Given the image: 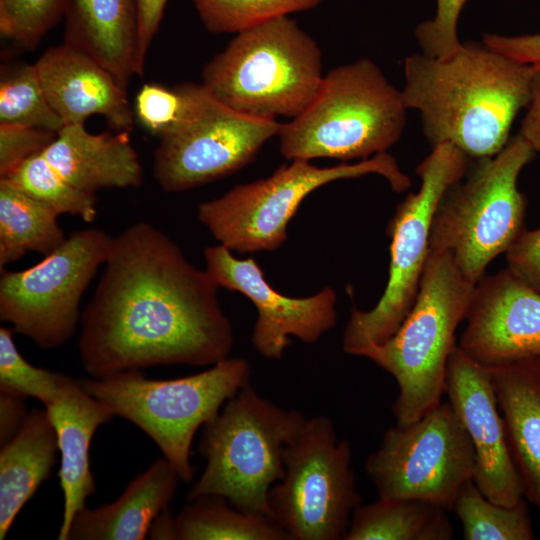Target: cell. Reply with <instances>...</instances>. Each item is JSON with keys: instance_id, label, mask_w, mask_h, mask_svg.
<instances>
[{"instance_id": "6da1fadb", "label": "cell", "mask_w": 540, "mask_h": 540, "mask_svg": "<svg viewBox=\"0 0 540 540\" xmlns=\"http://www.w3.org/2000/svg\"><path fill=\"white\" fill-rule=\"evenodd\" d=\"M217 285L151 223L112 236L81 314L78 351L93 378L161 365H213L234 343Z\"/></svg>"}, {"instance_id": "7a4b0ae2", "label": "cell", "mask_w": 540, "mask_h": 540, "mask_svg": "<svg viewBox=\"0 0 540 540\" xmlns=\"http://www.w3.org/2000/svg\"><path fill=\"white\" fill-rule=\"evenodd\" d=\"M533 71L483 42H467L446 57L409 55L401 93L406 108L419 112L432 148L450 143L469 158L490 157L510 140Z\"/></svg>"}, {"instance_id": "3957f363", "label": "cell", "mask_w": 540, "mask_h": 540, "mask_svg": "<svg viewBox=\"0 0 540 540\" xmlns=\"http://www.w3.org/2000/svg\"><path fill=\"white\" fill-rule=\"evenodd\" d=\"M475 284L449 254L429 249L416 300L401 326L360 352L395 378L397 425L413 423L441 403L455 331L466 318Z\"/></svg>"}, {"instance_id": "277c9868", "label": "cell", "mask_w": 540, "mask_h": 540, "mask_svg": "<svg viewBox=\"0 0 540 540\" xmlns=\"http://www.w3.org/2000/svg\"><path fill=\"white\" fill-rule=\"evenodd\" d=\"M235 34L205 65L201 84L218 101L249 116L276 120L300 115L324 77L315 40L288 16Z\"/></svg>"}, {"instance_id": "5b68a950", "label": "cell", "mask_w": 540, "mask_h": 540, "mask_svg": "<svg viewBox=\"0 0 540 540\" xmlns=\"http://www.w3.org/2000/svg\"><path fill=\"white\" fill-rule=\"evenodd\" d=\"M306 420L245 384L203 426L199 451L206 465L187 500L223 496L240 511L271 517L269 491L283 477L285 449Z\"/></svg>"}, {"instance_id": "8992f818", "label": "cell", "mask_w": 540, "mask_h": 540, "mask_svg": "<svg viewBox=\"0 0 540 540\" xmlns=\"http://www.w3.org/2000/svg\"><path fill=\"white\" fill-rule=\"evenodd\" d=\"M406 110L381 69L359 59L330 70L307 108L282 123L280 151L289 160L368 159L400 139Z\"/></svg>"}, {"instance_id": "52a82bcc", "label": "cell", "mask_w": 540, "mask_h": 540, "mask_svg": "<svg viewBox=\"0 0 540 540\" xmlns=\"http://www.w3.org/2000/svg\"><path fill=\"white\" fill-rule=\"evenodd\" d=\"M534 155L517 134L496 155L470 158L465 175L446 189L436 207L429 249L449 254L473 283L524 229L526 198L517 180Z\"/></svg>"}, {"instance_id": "ba28073f", "label": "cell", "mask_w": 540, "mask_h": 540, "mask_svg": "<svg viewBox=\"0 0 540 540\" xmlns=\"http://www.w3.org/2000/svg\"><path fill=\"white\" fill-rule=\"evenodd\" d=\"M251 368L228 357L202 372L174 379H148L140 370L81 379V386L145 432L183 482L194 477L191 446L197 430L250 382Z\"/></svg>"}, {"instance_id": "9c48e42d", "label": "cell", "mask_w": 540, "mask_h": 540, "mask_svg": "<svg viewBox=\"0 0 540 540\" xmlns=\"http://www.w3.org/2000/svg\"><path fill=\"white\" fill-rule=\"evenodd\" d=\"M367 174L384 177L396 192L411 186L410 177L387 152L332 167L292 160L268 178L236 185L200 203L197 216L219 244L231 251H274L287 240L288 223L307 195L330 182Z\"/></svg>"}, {"instance_id": "30bf717a", "label": "cell", "mask_w": 540, "mask_h": 540, "mask_svg": "<svg viewBox=\"0 0 540 540\" xmlns=\"http://www.w3.org/2000/svg\"><path fill=\"white\" fill-rule=\"evenodd\" d=\"M469 162L465 153L444 143L416 167L420 188L397 206L386 229L391 244L385 291L371 310H351L342 338L346 353L359 356L366 346L388 340L403 323L418 294L436 207L446 189L465 175Z\"/></svg>"}, {"instance_id": "8fae6325", "label": "cell", "mask_w": 540, "mask_h": 540, "mask_svg": "<svg viewBox=\"0 0 540 540\" xmlns=\"http://www.w3.org/2000/svg\"><path fill=\"white\" fill-rule=\"evenodd\" d=\"M352 448L327 416L307 418L284 452V475L268 494L271 518L292 540L343 539L360 504Z\"/></svg>"}, {"instance_id": "7c38bea8", "label": "cell", "mask_w": 540, "mask_h": 540, "mask_svg": "<svg viewBox=\"0 0 540 540\" xmlns=\"http://www.w3.org/2000/svg\"><path fill=\"white\" fill-rule=\"evenodd\" d=\"M182 86L183 112L159 137L153 159V177L165 192H183L238 171L280 133L282 123L235 111L201 83Z\"/></svg>"}, {"instance_id": "4fadbf2b", "label": "cell", "mask_w": 540, "mask_h": 540, "mask_svg": "<svg viewBox=\"0 0 540 540\" xmlns=\"http://www.w3.org/2000/svg\"><path fill=\"white\" fill-rule=\"evenodd\" d=\"M365 470L379 498L416 499L452 510L462 485L473 480L475 451L451 404L390 427Z\"/></svg>"}, {"instance_id": "5bb4252c", "label": "cell", "mask_w": 540, "mask_h": 540, "mask_svg": "<svg viewBox=\"0 0 540 540\" xmlns=\"http://www.w3.org/2000/svg\"><path fill=\"white\" fill-rule=\"evenodd\" d=\"M111 238L99 228L80 229L37 264L2 270L0 319L42 349L67 342L81 318V297L104 265Z\"/></svg>"}, {"instance_id": "9a60e30c", "label": "cell", "mask_w": 540, "mask_h": 540, "mask_svg": "<svg viewBox=\"0 0 540 540\" xmlns=\"http://www.w3.org/2000/svg\"><path fill=\"white\" fill-rule=\"evenodd\" d=\"M205 270L217 285L246 296L257 309L251 342L266 359L280 360L290 336L312 344L336 326L337 295L330 286L302 298L276 291L252 257L239 259L219 244L204 249Z\"/></svg>"}, {"instance_id": "2e32d148", "label": "cell", "mask_w": 540, "mask_h": 540, "mask_svg": "<svg viewBox=\"0 0 540 540\" xmlns=\"http://www.w3.org/2000/svg\"><path fill=\"white\" fill-rule=\"evenodd\" d=\"M445 392L475 451L473 481L496 504L513 506L524 486L513 461L492 374L456 345L447 362Z\"/></svg>"}, {"instance_id": "e0dca14e", "label": "cell", "mask_w": 540, "mask_h": 540, "mask_svg": "<svg viewBox=\"0 0 540 540\" xmlns=\"http://www.w3.org/2000/svg\"><path fill=\"white\" fill-rule=\"evenodd\" d=\"M458 347L493 369L540 359V293L502 269L475 284Z\"/></svg>"}, {"instance_id": "ac0fdd59", "label": "cell", "mask_w": 540, "mask_h": 540, "mask_svg": "<svg viewBox=\"0 0 540 540\" xmlns=\"http://www.w3.org/2000/svg\"><path fill=\"white\" fill-rule=\"evenodd\" d=\"M45 94L65 125L103 116L115 131L129 132L135 120L126 88L85 51L64 42L34 63Z\"/></svg>"}, {"instance_id": "d6986e66", "label": "cell", "mask_w": 540, "mask_h": 540, "mask_svg": "<svg viewBox=\"0 0 540 540\" xmlns=\"http://www.w3.org/2000/svg\"><path fill=\"white\" fill-rule=\"evenodd\" d=\"M54 425L61 456L59 480L64 496L59 540H67L71 522L86 499L95 492L90 468L89 448L98 427L115 414L110 407L90 395L79 383L66 375L57 394L44 405Z\"/></svg>"}, {"instance_id": "ffe728a7", "label": "cell", "mask_w": 540, "mask_h": 540, "mask_svg": "<svg viewBox=\"0 0 540 540\" xmlns=\"http://www.w3.org/2000/svg\"><path fill=\"white\" fill-rule=\"evenodd\" d=\"M72 185L88 193L106 188H138L143 168L129 132L90 133L85 125H65L42 152Z\"/></svg>"}, {"instance_id": "44dd1931", "label": "cell", "mask_w": 540, "mask_h": 540, "mask_svg": "<svg viewBox=\"0 0 540 540\" xmlns=\"http://www.w3.org/2000/svg\"><path fill=\"white\" fill-rule=\"evenodd\" d=\"M179 476L163 457L138 474L122 495L96 509L86 506L74 516L67 540H142L174 498Z\"/></svg>"}, {"instance_id": "7402d4cb", "label": "cell", "mask_w": 540, "mask_h": 540, "mask_svg": "<svg viewBox=\"0 0 540 540\" xmlns=\"http://www.w3.org/2000/svg\"><path fill=\"white\" fill-rule=\"evenodd\" d=\"M490 370L524 495L540 510V359Z\"/></svg>"}, {"instance_id": "603a6c76", "label": "cell", "mask_w": 540, "mask_h": 540, "mask_svg": "<svg viewBox=\"0 0 540 540\" xmlns=\"http://www.w3.org/2000/svg\"><path fill=\"white\" fill-rule=\"evenodd\" d=\"M65 41L88 53L127 88L137 73V0H71Z\"/></svg>"}, {"instance_id": "cb8c5ba5", "label": "cell", "mask_w": 540, "mask_h": 540, "mask_svg": "<svg viewBox=\"0 0 540 540\" xmlns=\"http://www.w3.org/2000/svg\"><path fill=\"white\" fill-rule=\"evenodd\" d=\"M59 451L56 430L46 409L34 408L0 449V539L46 480Z\"/></svg>"}, {"instance_id": "d4e9b609", "label": "cell", "mask_w": 540, "mask_h": 540, "mask_svg": "<svg viewBox=\"0 0 540 540\" xmlns=\"http://www.w3.org/2000/svg\"><path fill=\"white\" fill-rule=\"evenodd\" d=\"M445 511L422 500L378 498L355 508L343 540H449Z\"/></svg>"}, {"instance_id": "484cf974", "label": "cell", "mask_w": 540, "mask_h": 540, "mask_svg": "<svg viewBox=\"0 0 540 540\" xmlns=\"http://www.w3.org/2000/svg\"><path fill=\"white\" fill-rule=\"evenodd\" d=\"M58 214L4 179H0V269L27 252L44 256L65 241Z\"/></svg>"}, {"instance_id": "4316f807", "label": "cell", "mask_w": 540, "mask_h": 540, "mask_svg": "<svg viewBox=\"0 0 540 540\" xmlns=\"http://www.w3.org/2000/svg\"><path fill=\"white\" fill-rule=\"evenodd\" d=\"M174 517L179 540H292L271 517L240 511L223 496L197 497Z\"/></svg>"}, {"instance_id": "83f0119b", "label": "cell", "mask_w": 540, "mask_h": 540, "mask_svg": "<svg viewBox=\"0 0 540 540\" xmlns=\"http://www.w3.org/2000/svg\"><path fill=\"white\" fill-rule=\"evenodd\" d=\"M452 510L462 524L465 540H531L534 534L522 499L513 506L496 504L473 480L460 488Z\"/></svg>"}, {"instance_id": "f1b7e54d", "label": "cell", "mask_w": 540, "mask_h": 540, "mask_svg": "<svg viewBox=\"0 0 540 540\" xmlns=\"http://www.w3.org/2000/svg\"><path fill=\"white\" fill-rule=\"evenodd\" d=\"M0 179L8 181L58 215L77 216L88 223L97 216L96 195L72 185L42 153L24 160Z\"/></svg>"}, {"instance_id": "f546056e", "label": "cell", "mask_w": 540, "mask_h": 540, "mask_svg": "<svg viewBox=\"0 0 540 540\" xmlns=\"http://www.w3.org/2000/svg\"><path fill=\"white\" fill-rule=\"evenodd\" d=\"M0 122L26 124L54 133L65 126L45 94L35 64L2 72Z\"/></svg>"}, {"instance_id": "4dcf8cb0", "label": "cell", "mask_w": 540, "mask_h": 540, "mask_svg": "<svg viewBox=\"0 0 540 540\" xmlns=\"http://www.w3.org/2000/svg\"><path fill=\"white\" fill-rule=\"evenodd\" d=\"M323 0H192L212 33H237L266 20L317 6Z\"/></svg>"}, {"instance_id": "1f68e13d", "label": "cell", "mask_w": 540, "mask_h": 540, "mask_svg": "<svg viewBox=\"0 0 540 540\" xmlns=\"http://www.w3.org/2000/svg\"><path fill=\"white\" fill-rule=\"evenodd\" d=\"M65 377L30 364L17 349L13 331L0 327V394L22 399L33 397L46 405L57 394Z\"/></svg>"}, {"instance_id": "d6a6232c", "label": "cell", "mask_w": 540, "mask_h": 540, "mask_svg": "<svg viewBox=\"0 0 540 540\" xmlns=\"http://www.w3.org/2000/svg\"><path fill=\"white\" fill-rule=\"evenodd\" d=\"M71 0H0L1 35L26 49L35 48L62 19Z\"/></svg>"}, {"instance_id": "836d02e7", "label": "cell", "mask_w": 540, "mask_h": 540, "mask_svg": "<svg viewBox=\"0 0 540 540\" xmlns=\"http://www.w3.org/2000/svg\"><path fill=\"white\" fill-rule=\"evenodd\" d=\"M185 101L181 83L172 88L158 83H145L135 96V119L149 133L160 137L178 120Z\"/></svg>"}, {"instance_id": "e575fe53", "label": "cell", "mask_w": 540, "mask_h": 540, "mask_svg": "<svg viewBox=\"0 0 540 540\" xmlns=\"http://www.w3.org/2000/svg\"><path fill=\"white\" fill-rule=\"evenodd\" d=\"M467 1L437 0L433 19L420 23L415 29V37L423 53L433 57H446L461 47L457 23Z\"/></svg>"}, {"instance_id": "d590c367", "label": "cell", "mask_w": 540, "mask_h": 540, "mask_svg": "<svg viewBox=\"0 0 540 540\" xmlns=\"http://www.w3.org/2000/svg\"><path fill=\"white\" fill-rule=\"evenodd\" d=\"M56 135L26 124L0 122V178L29 157L42 153Z\"/></svg>"}, {"instance_id": "8d00e7d4", "label": "cell", "mask_w": 540, "mask_h": 540, "mask_svg": "<svg viewBox=\"0 0 540 540\" xmlns=\"http://www.w3.org/2000/svg\"><path fill=\"white\" fill-rule=\"evenodd\" d=\"M508 268L540 293V228L523 229L506 251Z\"/></svg>"}, {"instance_id": "74e56055", "label": "cell", "mask_w": 540, "mask_h": 540, "mask_svg": "<svg viewBox=\"0 0 540 540\" xmlns=\"http://www.w3.org/2000/svg\"><path fill=\"white\" fill-rule=\"evenodd\" d=\"M482 42L516 62L540 66V33L512 36L484 34Z\"/></svg>"}, {"instance_id": "f35d334b", "label": "cell", "mask_w": 540, "mask_h": 540, "mask_svg": "<svg viewBox=\"0 0 540 540\" xmlns=\"http://www.w3.org/2000/svg\"><path fill=\"white\" fill-rule=\"evenodd\" d=\"M168 0H137L138 36H137V73H144L145 61L151 43L160 27Z\"/></svg>"}, {"instance_id": "ab89813d", "label": "cell", "mask_w": 540, "mask_h": 540, "mask_svg": "<svg viewBox=\"0 0 540 540\" xmlns=\"http://www.w3.org/2000/svg\"><path fill=\"white\" fill-rule=\"evenodd\" d=\"M521 121L519 135L535 150L540 152V66L534 67L530 96Z\"/></svg>"}, {"instance_id": "60d3db41", "label": "cell", "mask_w": 540, "mask_h": 540, "mask_svg": "<svg viewBox=\"0 0 540 540\" xmlns=\"http://www.w3.org/2000/svg\"><path fill=\"white\" fill-rule=\"evenodd\" d=\"M24 399L0 394V442L8 441L22 426L28 412Z\"/></svg>"}, {"instance_id": "b9f144b4", "label": "cell", "mask_w": 540, "mask_h": 540, "mask_svg": "<svg viewBox=\"0 0 540 540\" xmlns=\"http://www.w3.org/2000/svg\"><path fill=\"white\" fill-rule=\"evenodd\" d=\"M149 536L151 539H175L174 517L169 507L154 520Z\"/></svg>"}]
</instances>
